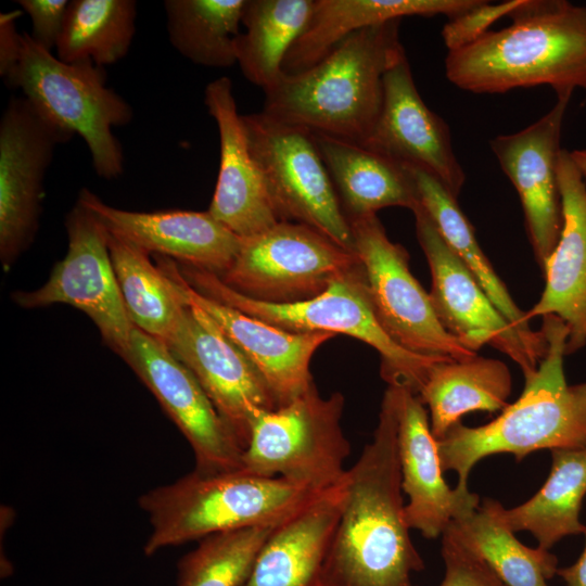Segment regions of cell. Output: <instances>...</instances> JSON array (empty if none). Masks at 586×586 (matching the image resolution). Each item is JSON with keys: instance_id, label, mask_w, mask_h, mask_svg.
Segmentation results:
<instances>
[{"instance_id": "1", "label": "cell", "mask_w": 586, "mask_h": 586, "mask_svg": "<svg viewBox=\"0 0 586 586\" xmlns=\"http://www.w3.org/2000/svg\"><path fill=\"white\" fill-rule=\"evenodd\" d=\"M406 522L397 451L395 388L384 393L372 441L347 470L345 498L327 556L324 586H413L424 562Z\"/></svg>"}, {"instance_id": "2", "label": "cell", "mask_w": 586, "mask_h": 586, "mask_svg": "<svg viewBox=\"0 0 586 586\" xmlns=\"http://www.w3.org/2000/svg\"><path fill=\"white\" fill-rule=\"evenodd\" d=\"M512 24L448 52V80L474 93L549 85L557 97L586 91V7L565 0H521Z\"/></svg>"}, {"instance_id": "3", "label": "cell", "mask_w": 586, "mask_h": 586, "mask_svg": "<svg viewBox=\"0 0 586 586\" xmlns=\"http://www.w3.org/2000/svg\"><path fill=\"white\" fill-rule=\"evenodd\" d=\"M400 20L359 29L313 66L265 89L262 113L291 126L362 144L383 102L385 73L406 53Z\"/></svg>"}, {"instance_id": "4", "label": "cell", "mask_w": 586, "mask_h": 586, "mask_svg": "<svg viewBox=\"0 0 586 586\" xmlns=\"http://www.w3.org/2000/svg\"><path fill=\"white\" fill-rule=\"evenodd\" d=\"M540 331L547 351L521 396L491 422L475 428L459 422L437 441L444 472L458 475L456 488L469 491L472 468L491 455L512 454L520 461L543 449H586V382L569 385L563 368L569 329L546 315Z\"/></svg>"}, {"instance_id": "5", "label": "cell", "mask_w": 586, "mask_h": 586, "mask_svg": "<svg viewBox=\"0 0 586 586\" xmlns=\"http://www.w3.org/2000/svg\"><path fill=\"white\" fill-rule=\"evenodd\" d=\"M320 494L242 470L214 475L192 471L139 497L151 525L144 555L213 534L281 523Z\"/></svg>"}, {"instance_id": "6", "label": "cell", "mask_w": 586, "mask_h": 586, "mask_svg": "<svg viewBox=\"0 0 586 586\" xmlns=\"http://www.w3.org/2000/svg\"><path fill=\"white\" fill-rule=\"evenodd\" d=\"M178 264L187 282L202 295L271 326L295 333H342L372 346L381 357V377L390 386L418 394L431 368L447 358L416 355L384 332L373 313L362 268L334 279L319 295L294 303H268L245 296L218 276Z\"/></svg>"}, {"instance_id": "7", "label": "cell", "mask_w": 586, "mask_h": 586, "mask_svg": "<svg viewBox=\"0 0 586 586\" xmlns=\"http://www.w3.org/2000/svg\"><path fill=\"white\" fill-rule=\"evenodd\" d=\"M105 72L91 61L66 63L22 34L17 67L7 82L20 88L37 110L87 144L94 171L111 180L124 171L122 145L113 128L133 118L129 103L106 87Z\"/></svg>"}, {"instance_id": "8", "label": "cell", "mask_w": 586, "mask_h": 586, "mask_svg": "<svg viewBox=\"0 0 586 586\" xmlns=\"http://www.w3.org/2000/svg\"><path fill=\"white\" fill-rule=\"evenodd\" d=\"M344 396L328 398L313 386L290 404L257 415L242 455V471L263 477H281L322 493L340 484L351 454L340 421Z\"/></svg>"}, {"instance_id": "9", "label": "cell", "mask_w": 586, "mask_h": 586, "mask_svg": "<svg viewBox=\"0 0 586 586\" xmlns=\"http://www.w3.org/2000/svg\"><path fill=\"white\" fill-rule=\"evenodd\" d=\"M242 120L280 221L309 226L354 251L348 220L314 133L276 122L262 112L242 115Z\"/></svg>"}, {"instance_id": "10", "label": "cell", "mask_w": 586, "mask_h": 586, "mask_svg": "<svg viewBox=\"0 0 586 586\" xmlns=\"http://www.w3.org/2000/svg\"><path fill=\"white\" fill-rule=\"evenodd\" d=\"M360 260L316 229L280 221L242 239L220 280L232 290L268 303H294L322 293L336 278L357 271Z\"/></svg>"}, {"instance_id": "11", "label": "cell", "mask_w": 586, "mask_h": 586, "mask_svg": "<svg viewBox=\"0 0 586 586\" xmlns=\"http://www.w3.org/2000/svg\"><path fill=\"white\" fill-rule=\"evenodd\" d=\"M378 322L398 346L416 355L464 360L463 347L440 323L429 293L409 269V255L392 242L377 214L348 218Z\"/></svg>"}, {"instance_id": "12", "label": "cell", "mask_w": 586, "mask_h": 586, "mask_svg": "<svg viewBox=\"0 0 586 586\" xmlns=\"http://www.w3.org/2000/svg\"><path fill=\"white\" fill-rule=\"evenodd\" d=\"M68 246L46 283L33 291H15L12 300L33 309L67 304L85 313L97 326L103 342L122 358L132 323L127 314L109 247V230L78 201L65 218Z\"/></svg>"}, {"instance_id": "13", "label": "cell", "mask_w": 586, "mask_h": 586, "mask_svg": "<svg viewBox=\"0 0 586 586\" xmlns=\"http://www.w3.org/2000/svg\"><path fill=\"white\" fill-rule=\"evenodd\" d=\"M73 135L23 97H12L0 120V259L4 270L37 232L43 180L59 144Z\"/></svg>"}, {"instance_id": "14", "label": "cell", "mask_w": 586, "mask_h": 586, "mask_svg": "<svg viewBox=\"0 0 586 586\" xmlns=\"http://www.w3.org/2000/svg\"><path fill=\"white\" fill-rule=\"evenodd\" d=\"M123 359L189 442L194 472L214 475L242 469L243 449L235 435L164 342L133 327Z\"/></svg>"}, {"instance_id": "15", "label": "cell", "mask_w": 586, "mask_h": 586, "mask_svg": "<svg viewBox=\"0 0 586 586\" xmlns=\"http://www.w3.org/2000/svg\"><path fill=\"white\" fill-rule=\"evenodd\" d=\"M412 213L431 271V304L442 327L471 352L476 353L485 344L501 351L520 366L525 379L531 377L543 358L450 251L421 203Z\"/></svg>"}, {"instance_id": "16", "label": "cell", "mask_w": 586, "mask_h": 586, "mask_svg": "<svg viewBox=\"0 0 586 586\" xmlns=\"http://www.w3.org/2000/svg\"><path fill=\"white\" fill-rule=\"evenodd\" d=\"M186 304L164 343L193 373L244 451L254 419L277 409L276 402L255 367L214 319L199 306Z\"/></svg>"}, {"instance_id": "17", "label": "cell", "mask_w": 586, "mask_h": 586, "mask_svg": "<svg viewBox=\"0 0 586 586\" xmlns=\"http://www.w3.org/2000/svg\"><path fill=\"white\" fill-rule=\"evenodd\" d=\"M154 259L171 279L183 302L207 313L247 357L269 388L277 408L315 386L309 370L310 359L316 349L335 334L295 333L271 326L199 293L183 278L174 259L161 255H154Z\"/></svg>"}, {"instance_id": "18", "label": "cell", "mask_w": 586, "mask_h": 586, "mask_svg": "<svg viewBox=\"0 0 586 586\" xmlns=\"http://www.w3.org/2000/svg\"><path fill=\"white\" fill-rule=\"evenodd\" d=\"M570 98L557 97L553 107L537 122L491 141L501 169L520 196L530 241L542 269L557 246L563 225L557 163Z\"/></svg>"}, {"instance_id": "19", "label": "cell", "mask_w": 586, "mask_h": 586, "mask_svg": "<svg viewBox=\"0 0 586 586\" xmlns=\"http://www.w3.org/2000/svg\"><path fill=\"white\" fill-rule=\"evenodd\" d=\"M361 145L428 171L458 199L466 175L454 153L449 127L420 97L406 54L384 75L381 112Z\"/></svg>"}, {"instance_id": "20", "label": "cell", "mask_w": 586, "mask_h": 586, "mask_svg": "<svg viewBox=\"0 0 586 586\" xmlns=\"http://www.w3.org/2000/svg\"><path fill=\"white\" fill-rule=\"evenodd\" d=\"M77 201L106 229L149 254L222 276L234 262L242 238L207 212H132L113 207L82 188Z\"/></svg>"}, {"instance_id": "21", "label": "cell", "mask_w": 586, "mask_h": 586, "mask_svg": "<svg viewBox=\"0 0 586 586\" xmlns=\"http://www.w3.org/2000/svg\"><path fill=\"white\" fill-rule=\"evenodd\" d=\"M393 387L402 489L408 496L406 522L425 538L434 539L443 535L451 521L475 511L480 497L470 491L450 488L446 483L425 406L411 390Z\"/></svg>"}, {"instance_id": "22", "label": "cell", "mask_w": 586, "mask_h": 586, "mask_svg": "<svg viewBox=\"0 0 586 586\" xmlns=\"http://www.w3.org/2000/svg\"><path fill=\"white\" fill-rule=\"evenodd\" d=\"M204 103L219 133V170L208 213L245 239L280 222L263 173L254 158L232 81L220 77L204 90Z\"/></svg>"}, {"instance_id": "23", "label": "cell", "mask_w": 586, "mask_h": 586, "mask_svg": "<svg viewBox=\"0 0 586 586\" xmlns=\"http://www.w3.org/2000/svg\"><path fill=\"white\" fill-rule=\"evenodd\" d=\"M557 175L562 230L543 269V294L527 314L559 317L569 329L565 354H573L586 344V183L566 150L559 153Z\"/></svg>"}, {"instance_id": "24", "label": "cell", "mask_w": 586, "mask_h": 586, "mask_svg": "<svg viewBox=\"0 0 586 586\" xmlns=\"http://www.w3.org/2000/svg\"><path fill=\"white\" fill-rule=\"evenodd\" d=\"M345 482L346 475L271 532L242 586H324V564L342 511Z\"/></svg>"}, {"instance_id": "25", "label": "cell", "mask_w": 586, "mask_h": 586, "mask_svg": "<svg viewBox=\"0 0 586 586\" xmlns=\"http://www.w3.org/2000/svg\"><path fill=\"white\" fill-rule=\"evenodd\" d=\"M480 0H314L310 17L289 49L282 71L302 72L351 34L403 16L444 14L454 18Z\"/></svg>"}, {"instance_id": "26", "label": "cell", "mask_w": 586, "mask_h": 586, "mask_svg": "<svg viewBox=\"0 0 586 586\" xmlns=\"http://www.w3.org/2000/svg\"><path fill=\"white\" fill-rule=\"evenodd\" d=\"M314 139L347 219L420 204L406 165L356 142L321 133Z\"/></svg>"}, {"instance_id": "27", "label": "cell", "mask_w": 586, "mask_h": 586, "mask_svg": "<svg viewBox=\"0 0 586 586\" xmlns=\"http://www.w3.org/2000/svg\"><path fill=\"white\" fill-rule=\"evenodd\" d=\"M407 168L415 181L420 203L444 242L473 275L501 315L544 358L547 342L543 332L531 329L528 314L515 305L504 282L482 252L474 230L459 208L457 199L433 175L418 167L407 166Z\"/></svg>"}, {"instance_id": "28", "label": "cell", "mask_w": 586, "mask_h": 586, "mask_svg": "<svg viewBox=\"0 0 586 586\" xmlns=\"http://www.w3.org/2000/svg\"><path fill=\"white\" fill-rule=\"evenodd\" d=\"M511 391L507 365L476 355L436 362L417 395L429 408L431 431L438 441L469 412L506 408Z\"/></svg>"}, {"instance_id": "29", "label": "cell", "mask_w": 586, "mask_h": 586, "mask_svg": "<svg viewBox=\"0 0 586 586\" xmlns=\"http://www.w3.org/2000/svg\"><path fill=\"white\" fill-rule=\"evenodd\" d=\"M551 470L543 487L527 501L498 513L513 532H530L538 546L550 549L569 535L584 533L579 520L586 495V449L551 450Z\"/></svg>"}, {"instance_id": "30", "label": "cell", "mask_w": 586, "mask_h": 586, "mask_svg": "<svg viewBox=\"0 0 586 586\" xmlns=\"http://www.w3.org/2000/svg\"><path fill=\"white\" fill-rule=\"evenodd\" d=\"M500 502L486 498L444 533L481 558L507 586H549L558 559L548 549L522 544L501 520Z\"/></svg>"}, {"instance_id": "31", "label": "cell", "mask_w": 586, "mask_h": 586, "mask_svg": "<svg viewBox=\"0 0 586 586\" xmlns=\"http://www.w3.org/2000/svg\"><path fill=\"white\" fill-rule=\"evenodd\" d=\"M314 0H246L237 41V64L263 90L284 74V58L304 30Z\"/></svg>"}, {"instance_id": "32", "label": "cell", "mask_w": 586, "mask_h": 586, "mask_svg": "<svg viewBox=\"0 0 586 586\" xmlns=\"http://www.w3.org/2000/svg\"><path fill=\"white\" fill-rule=\"evenodd\" d=\"M109 247L124 304L133 327L165 342L187 304L148 252L109 231Z\"/></svg>"}, {"instance_id": "33", "label": "cell", "mask_w": 586, "mask_h": 586, "mask_svg": "<svg viewBox=\"0 0 586 586\" xmlns=\"http://www.w3.org/2000/svg\"><path fill=\"white\" fill-rule=\"evenodd\" d=\"M246 0H166L171 46L194 64L227 68L237 64Z\"/></svg>"}, {"instance_id": "34", "label": "cell", "mask_w": 586, "mask_h": 586, "mask_svg": "<svg viewBox=\"0 0 586 586\" xmlns=\"http://www.w3.org/2000/svg\"><path fill=\"white\" fill-rule=\"evenodd\" d=\"M133 0L69 1L56 43V56L66 63L91 61L103 67L124 59L136 33Z\"/></svg>"}, {"instance_id": "35", "label": "cell", "mask_w": 586, "mask_h": 586, "mask_svg": "<svg viewBox=\"0 0 586 586\" xmlns=\"http://www.w3.org/2000/svg\"><path fill=\"white\" fill-rule=\"evenodd\" d=\"M268 524L206 536L177 564V586H242L263 545L279 525Z\"/></svg>"}, {"instance_id": "36", "label": "cell", "mask_w": 586, "mask_h": 586, "mask_svg": "<svg viewBox=\"0 0 586 586\" xmlns=\"http://www.w3.org/2000/svg\"><path fill=\"white\" fill-rule=\"evenodd\" d=\"M520 3L521 0H509L497 4L480 0L472 9L449 18L442 29V37L448 52L475 41L488 31L492 24L502 16H508Z\"/></svg>"}, {"instance_id": "37", "label": "cell", "mask_w": 586, "mask_h": 586, "mask_svg": "<svg viewBox=\"0 0 586 586\" xmlns=\"http://www.w3.org/2000/svg\"><path fill=\"white\" fill-rule=\"evenodd\" d=\"M442 558L445 574L438 586H507L481 558L446 533Z\"/></svg>"}, {"instance_id": "38", "label": "cell", "mask_w": 586, "mask_h": 586, "mask_svg": "<svg viewBox=\"0 0 586 586\" xmlns=\"http://www.w3.org/2000/svg\"><path fill=\"white\" fill-rule=\"evenodd\" d=\"M16 3L31 21V38L51 51L61 36L69 1L67 0H18Z\"/></svg>"}, {"instance_id": "39", "label": "cell", "mask_w": 586, "mask_h": 586, "mask_svg": "<svg viewBox=\"0 0 586 586\" xmlns=\"http://www.w3.org/2000/svg\"><path fill=\"white\" fill-rule=\"evenodd\" d=\"M20 10L0 14V75L7 84L14 74L22 52V34L17 33Z\"/></svg>"}, {"instance_id": "40", "label": "cell", "mask_w": 586, "mask_h": 586, "mask_svg": "<svg viewBox=\"0 0 586 586\" xmlns=\"http://www.w3.org/2000/svg\"><path fill=\"white\" fill-rule=\"evenodd\" d=\"M583 534L585 535V547L579 558L572 565L557 571L566 586H586V528Z\"/></svg>"}, {"instance_id": "41", "label": "cell", "mask_w": 586, "mask_h": 586, "mask_svg": "<svg viewBox=\"0 0 586 586\" xmlns=\"http://www.w3.org/2000/svg\"><path fill=\"white\" fill-rule=\"evenodd\" d=\"M570 154L577 169L582 174L583 178L586 180V149L574 150L570 152Z\"/></svg>"}]
</instances>
